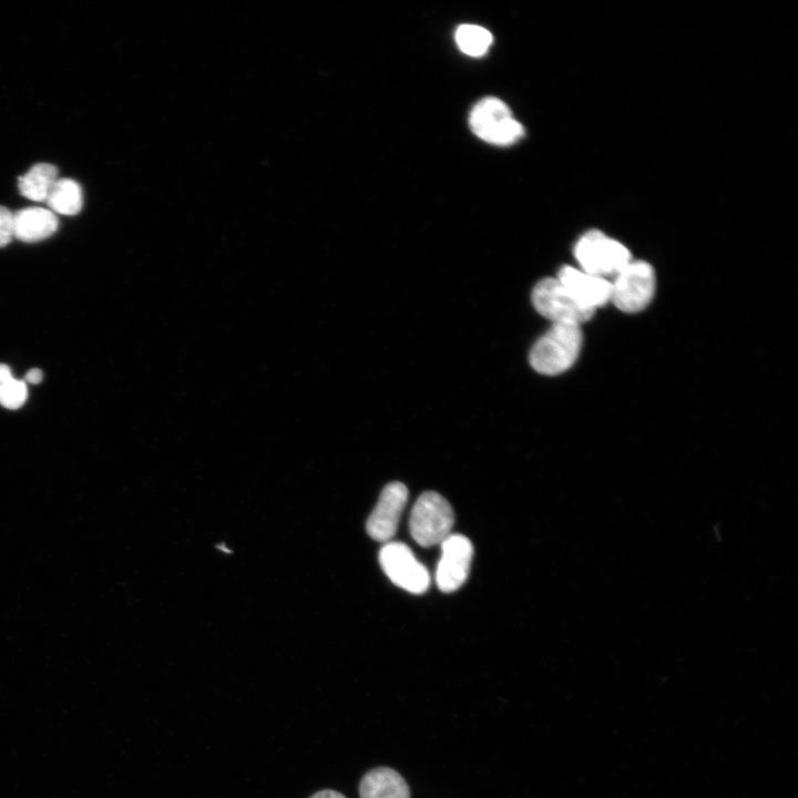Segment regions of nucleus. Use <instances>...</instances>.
<instances>
[{"mask_svg": "<svg viewBox=\"0 0 798 798\" xmlns=\"http://www.w3.org/2000/svg\"><path fill=\"white\" fill-rule=\"evenodd\" d=\"M582 346L580 325L553 323L532 347L529 356L532 368L543 375H559L576 360Z\"/></svg>", "mask_w": 798, "mask_h": 798, "instance_id": "1", "label": "nucleus"}, {"mask_svg": "<svg viewBox=\"0 0 798 798\" xmlns=\"http://www.w3.org/2000/svg\"><path fill=\"white\" fill-rule=\"evenodd\" d=\"M574 255L583 272L608 280L632 260L623 244L600 231L584 234L574 247Z\"/></svg>", "mask_w": 798, "mask_h": 798, "instance_id": "2", "label": "nucleus"}, {"mask_svg": "<svg viewBox=\"0 0 798 798\" xmlns=\"http://www.w3.org/2000/svg\"><path fill=\"white\" fill-rule=\"evenodd\" d=\"M454 515L450 503L439 493L423 492L416 501L409 521L412 539L421 546L440 544L451 534Z\"/></svg>", "mask_w": 798, "mask_h": 798, "instance_id": "3", "label": "nucleus"}, {"mask_svg": "<svg viewBox=\"0 0 798 798\" xmlns=\"http://www.w3.org/2000/svg\"><path fill=\"white\" fill-rule=\"evenodd\" d=\"M469 123L481 140L495 145H510L524 134L523 126L512 117L508 105L498 98H484L471 110Z\"/></svg>", "mask_w": 798, "mask_h": 798, "instance_id": "4", "label": "nucleus"}, {"mask_svg": "<svg viewBox=\"0 0 798 798\" xmlns=\"http://www.w3.org/2000/svg\"><path fill=\"white\" fill-rule=\"evenodd\" d=\"M655 284V273L648 263L631 260L611 279V301L622 311L637 313L653 299Z\"/></svg>", "mask_w": 798, "mask_h": 798, "instance_id": "5", "label": "nucleus"}, {"mask_svg": "<svg viewBox=\"0 0 798 798\" xmlns=\"http://www.w3.org/2000/svg\"><path fill=\"white\" fill-rule=\"evenodd\" d=\"M379 562L385 574L397 586L413 594H422L428 590L430 574L405 543L386 542L380 549Z\"/></svg>", "mask_w": 798, "mask_h": 798, "instance_id": "6", "label": "nucleus"}, {"mask_svg": "<svg viewBox=\"0 0 798 798\" xmlns=\"http://www.w3.org/2000/svg\"><path fill=\"white\" fill-rule=\"evenodd\" d=\"M532 303L539 314L553 323L581 325L594 315V310L582 306L557 278L540 280L533 288Z\"/></svg>", "mask_w": 798, "mask_h": 798, "instance_id": "7", "label": "nucleus"}, {"mask_svg": "<svg viewBox=\"0 0 798 798\" xmlns=\"http://www.w3.org/2000/svg\"><path fill=\"white\" fill-rule=\"evenodd\" d=\"M440 546L436 582L440 591L451 593L460 589L468 579L473 546L467 536L453 533L448 535Z\"/></svg>", "mask_w": 798, "mask_h": 798, "instance_id": "8", "label": "nucleus"}, {"mask_svg": "<svg viewBox=\"0 0 798 798\" xmlns=\"http://www.w3.org/2000/svg\"><path fill=\"white\" fill-rule=\"evenodd\" d=\"M407 500L408 490L403 483L396 481L383 488L366 523V530L374 540L389 542L393 538Z\"/></svg>", "mask_w": 798, "mask_h": 798, "instance_id": "9", "label": "nucleus"}, {"mask_svg": "<svg viewBox=\"0 0 798 798\" xmlns=\"http://www.w3.org/2000/svg\"><path fill=\"white\" fill-rule=\"evenodd\" d=\"M559 282L585 308L594 310L611 301V280L594 276L572 266H563Z\"/></svg>", "mask_w": 798, "mask_h": 798, "instance_id": "10", "label": "nucleus"}, {"mask_svg": "<svg viewBox=\"0 0 798 798\" xmlns=\"http://www.w3.org/2000/svg\"><path fill=\"white\" fill-rule=\"evenodd\" d=\"M360 798H410L409 786L395 769L378 767L364 775L359 784Z\"/></svg>", "mask_w": 798, "mask_h": 798, "instance_id": "11", "label": "nucleus"}, {"mask_svg": "<svg viewBox=\"0 0 798 798\" xmlns=\"http://www.w3.org/2000/svg\"><path fill=\"white\" fill-rule=\"evenodd\" d=\"M14 237L33 243L51 236L58 228L55 214L42 207H28L13 213Z\"/></svg>", "mask_w": 798, "mask_h": 798, "instance_id": "12", "label": "nucleus"}, {"mask_svg": "<svg viewBox=\"0 0 798 798\" xmlns=\"http://www.w3.org/2000/svg\"><path fill=\"white\" fill-rule=\"evenodd\" d=\"M57 180L58 170L54 165L39 163L19 177V191L31 201L42 202L47 200Z\"/></svg>", "mask_w": 798, "mask_h": 798, "instance_id": "13", "label": "nucleus"}, {"mask_svg": "<svg viewBox=\"0 0 798 798\" xmlns=\"http://www.w3.org/2000/svg\"><path fill=\"white\" fill-rule=\"evenodd\" d=\"M50 211L63 215L78 214L82 208L80 185L70 178H58L45 200Z\"/></svg>", "mask_w": 798, "mask_h": 798, "instance_id": "14", "label": "nucleus"}, {"mask_svg": "<svg viewBox=\"0 0 798 798\" xmlns=\"http://www.w3.org/2000/svg\"><path fill=\"white\" fill-rule=\"evenodd\" d=\"M459 49L470 57L483 55L492 43L491 33L477 24H462L456 31Z\"/></svg>", "mask_w": 798, "mask_h": 798, "instance_id": "15", "label": "nucleus"}, {"mask_svg": "<svg viewBox=\"0 0 798 798\" xmlns=\"http://www.w3.org/2000/svg\"><path fill=\"white\" fill-rule=\"evenodd\" d=\"M27 398V382L16 379L9 366L0 364V405L8 409H18Z\"/></svg>", "mask_w": 798, "mask_h": 798, "instance_id": "16", "label": "nucleus"}, {"mask_svg": "<svg viewBox=\"0 0 798 798\" xmlns=\"http://www.w3.org/2000/svg\"><path fill=\"white\" fill-rule=\"evenodd\" d=\"M14 237L13 213L0 206V247L9 244Z\"/></svg>", "mask_w": 798, "mask_h": 798, "instance_id": "17", "label": "nucleus"}, {"mask_svg": "<svg viewBox=\"0 0 798 798\" xmlns=\"http://www.w3.org/2000/svg\"><path fill=\"white\" fill-rule=\"evenodd\" d=\"M42 378H43L42 371L38 368H33V369H30L25 374L24 381H27L29 383H39L42 380Z\"/></svg>", "mask_w": 798, "mask_h": 798, "instance_id": "18", "label": "nucleus"}, {"mask_svg": "<svg viewBox=\"0 0 798 798\" xmlns=\"http://www.w3.org/2000/svg\"><path fill=\"white\" fill-rule=\"evenodd\" d=\"M310 798H346V797L336 790L325 789V790L317 791Z\"/></svg>", "mask_w": 798, "mask_h": 798, "instance_id": "19", "label": "nucleus"}]
</instances>
